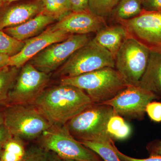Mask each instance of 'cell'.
<instances>
[{"mask_svg":"<svg viewBox=\"0 0 161 161\" xmlns=\"http://www.w3.org/2000/svg\"><path fill=\"white\" fill-rule=\"evenodd\" d=\"M41 0L9 4L0 9V30L19 25L43 12Z\"/></svg>","mask_w":161,"mask_h":161,"instance_id":"5bb4252c","label":"cell"},{"mask_svg":"<svg viewBox=\"0 0 161 161\" xmlns=\"http://www.w3.org/2000/svg\"><path fill=\"white\" fill-rule=\"evenodd\" d=\"M161 97L137 86H129L112 99L102 103L113 108L114 112L122 117L142 120L149 103Z\"/></svg>","mask_w":161,"mask_h":161,"instance_id":"8fae6325","label":"cell"},{"mask_svg":"<svg viewBox=\"0 0 161 161\" xmlns=\"http://www.w3.org/2000/svg\"><path fill=\"white\" fill-rule=\"evenodd\" d=\"M20 1H22V0H0V2L3 4V6L9 5V4H11V3H15V2Z\"/></svg>","mask_w":161,"mask_h":161,"instance_id":"e575fe53","label":"cell"},{"mask_svg":"<svg viewBox=\"0 0 161 161\" xmlns=\"http://www.w3.org/2000/svg\"><path fill=\"white\" fill-rule=\"evenodd\" d=\"M64 161H75L74 160H64Z\"/></svg>","mask_w":161,"mask_h":161,"instance_id":"74e56055","label":"cell"},{"mask_svg":"<svg viewBox=\"0 0 161 161\" xmlns=\"http://www.w3.org/2000/svg\"><path fill=\"white\" fill-rule=\"evenodd\" d=\"M114 111L111 106L94 103L66 124L69 132L78 141L111 143L107 124Z\"/></svg>","mask_w":161,"mask_h":161,"instance_id":"3957f363","label":"cell"},{"mask_svg":"<svg viewBox=\"0 0 161 161\" xmlns=\"http://www.w3.org/2000/svg\"><path fill=\"white\" fill-rule=\"evenodd\" d=\"M120 0H89V9L92 13L105 18L111 15Z\"/></svg>","mask_w":161,"mask_h":161,"instance_id":"484cf974","label":"cell"},{"mask_svg":"<svg viewBox=\"0 0 161 161\" xmlns=\"http://www.w3.org/2000/svg\"><path fill=\"white\" fill-rule=\"evenodd\" d=\"M20 68L7 66L0 69V107L8 105L9 93L14 86Z\"/></svg>","mask_w":161,"mask_h":161,"instance_id":"d6986e66","label":"cell"},{"mask_svg":"<svg viewBox=\"0 0 161 161\" xmlns=\"http://www.w3.org/2000/svg\"><path fill=\"white\" fill-rule=\"evenodd\" d=\"M12 136L4 124L0 125V146L3 145Z\"/></svg>","mask_w":161,"mask_h":161,"instance_id":"1f68e13d","label":"cell"},{"mask_svg":"<svg viewBox=\"0 0 161 161\" xmlns=\"http://www.w3.org/2000/svg\"><path fill=\"white\" fill-rule=\"evenodd\" d=\"M23 161H64L54 152L36 144L26 148V156Z\"/></svg>","mask_w":161,"mask_h":161,"instance_id":"cb8c5ba5","label":"cell"},{"mask_svg":"<svg viewBox=\"0 0 161 161\" xmlns=\"http://www.w3.org/2000/svg\"><path fill=\"white\" fill-rule=\"evenodd\" d=\"M26 147L23 139L12 136L3 144L1 152V161H23Z\"/></svg>","mask_w":161,"mask_h":161,"instance_id":"ac0fdd59","label":"cell"},{"mask_svg":"<svg viewBox=\"0 0 161 161\" xmlns=\"http://www.w3.org/2000/svg\"><path fill=\"white\" fill-rule=\"evenodd\" d=\"M143 10L142 0H120L111 15L118 22L135 17L140 14Z\"/></svg>","mask_w":161,"mask_h":161,"instance_id":"ffe728a7","label":"cell"},{"mask_svg":"<svg viewBox=\"0 0 161 161\" xmlns=\"http://www.w3.org/2000/svg\"><path fill=\"white\" fill-rule=\"evenodd\" d=\"M5 107H0V125L4 124V109Z\"/></svg>","mask_w":161,"mask_h":161,"instance_id":"836d02e7","label":"cell"},{"mask_svg":"<svg viewBox=\"0 0 161 161\" xmlns=\"http://www.w3.org/2000/svg\"><path fill=\"white\" fill-rule=\"evenodd\" d=\"M71 35L63 31H53L48 26L40 34L24 41L25 44L21 51L10 57L9 66L21 68L47 47L64 41Z\"/></svg>","mask_w":161,"mask_h":161,"instance_id":"4fadbf2b","label":"cell"},{"mask_svg":"<svg viewBox=\"0 0 161 161\" xmlns=\"http://www.w3.org/2000/svg\"><path fill=\"white\" fill-rule=\"evenodd\" d=\"M106 26L104 18L88 10L71 12L49 27L53 31L61 30L71 35H87L97 33Z\"/></svg>","mask_w":161,"mask_h":161,"instance_id":"7c38bea8","label":"cell"},{"mask_svg":"<svg viewBox=\"0 0 161 161\" xmlns=\"http://www.w3.org/2000/svg\"><path fill=\"white\" fill-rule=\"evenodd\" d=\"M146 112L152 121L161 122V102L153 101L149 103L146 107Z\"/></svg>","mask_w":161,"mask_h":161,"instance_id":"4316f807","label":"cell"},{"mask_svg":"<svg viewBox=\"0 0 161 161\" xmlns=\"http://www.w3.org/2000/svg\"><path fill=\"white\" fill-rule=\"evenodd\" d=\"M4 124L12 136L27 141L39 138L52 126L34 105H9L5 107Z\"/></svg>","mask_w":161,"mask_h":161,"instance_id":"277c9868","label":"cell"},{"mask_svg":"<svg viewBox=\"0 0 161 161\" xmlns=\"http://www.w3.org/2000/svg\"><path fill=\"white\" fill-rule=\"evenodd\" d=\"M131 38L151 53L161 54V11L143 10L137 16L117 22Z\"/></svg>","mask_w":161,"mask_h":161,"instance_id":"52a82bcc","label":"cell"},{"mask_svg":"<svg viewBox=\"0 0 161 161\" xmlns=\"http://www.w3.org/2000/svg\"><path fill=\"white\" fill-rule=\"evenodd\" d=\"M147 149L150 156H161V140H155L147 144Z\"/></svg>","mask_w":161,"mask_h":161,"instance_id":"4dcf8cb0","label":"cell"},{"mask_svg":"<svg viewBox=\"0 0 161 161\" xmlns=\"http://www.w3.org/2000/svg\"><path fill=\"white\" fill-rule=\"evenodd\" d=\"M3 145H2V146H0V161H1V150H2V147H3Z\"/></svg>","mask_w":161,"mask_h":161,"instance_id":"d590c367","label":"cell"},{"mask_svg":"<svg viewBox=\"0 0 161 161\" xmlns=\"http://www.w3.org/2000/svg\"><path fill=\"white\" fill-rule=\"evenodd\" d=\"M56 22L57 20L54 18L42 12L23 24L5 28L3 31L15 39L24 41L40 34Z\"/></svg>","mask_w":161,"mask_h":161,"instance_id":"9a60e30c","label":"cell"},{"mask_svg":"<svg viewBox=\"0 0 161 161\" xmlns=\"http://www.w3.org/2000/svg\"><path fill=\"white\" fill-rule=\"evenodd\" d=\"M71 12L86 11L89 9V0H67Z\"/></svg>","mask_w":161,"mask_h":161,"instance_id":"f1b7e54d","label":"cell"},{"mask_svg":"<svg viewBox=\"0 0 161 161\" xmlns=\"http://www.w3.org/2000/svg\"><path fill=\"white\" fill-rule=\"evenodd\" d=\"M126 38L125 28L119 24L104 27L96 33L92 40L109 52L115 60L116 54Z\"/></svg>","mask_w":161,"mask_h":161,"instance_id":"2e32d148","label":"cell"},{"mask_svg":"<svg viewBox=\"0 0 161 161\" xmlns=\"http://www.w3.org/2000/svg\"><path fill=\"white\" fill-rule=\"evenodd\" d=\"M9 58L8 55L0 54V69L9 66Z\"/></svg>","mask_w":161,"mask_h":161,"instance_id":"d6a6232c","label":"cell"},{"mask_svg":"<svg viewBox=\"0 0 161 161\" xmlns=\"http://www.w3.org/2000/svg\"><path fill=\"white\" fill-rule=\"evenodd\" d=\"M24 44V41L17 40L0 30V54L12 57L21 51Z\"/></svg>","mask_w":161,"mask_h":161,"instance_id":"d4e9b609","label":"cell"},{"mask_svg":"<svg viewBox=\"0 0 161 161\" xmlns=\"http://www.w3.org/2000/svg\"><path fill=\"white\" fill-rule=\"evenodd\" d=\"M107 131L112 139L123 140L130 136L131 128L121 116L114 112L107 124Z\"/></svg>","mask_w":161,"mask_h":161,"instance_id":"44dd1931","label":"cell"},{"mask_svg":"<svg viewBox=\"0 0 161 161\" xmlns=\"http://www.w3.org/2000/svg\"><path fill=\"white\" fill-rule=\"evenodd\" d=\"M60 84L82 90L94 103H102L112 99L129 86L115 69L105 67L83 75L63 78Z\"/></svg>","mask_w":161,"mask_h":161,"instance_id":"7a4b0ae2","label":"cell"},{"mask_svg":"<svg viewBox=\"0 0 161 161\" xmlns=\"http://www.w3.org/2000/svg\"><path fill=\"white\" fill-rule=\"evenodd\" d=\"M49 74L40 71L27 62L20 68L13 87L9 93V105H33L46 88Z\"/></svg>","mask_w":161,"mask_h":161,"instance_id":"9c48e42d","label":"cell"},{"mask_svg":"<svg viewBox=\"0 0 161 161\" xmlns=\"http://www.w3.org/2000/svg\"><path fill=\"white\" fill-rule=\"evenodd\" d=\"M93 103L89 96L82 90L60 84L45 89L33 105L52 125L62 126Z\"/></svg>","mask_w":161,"mask_h":161,"instance_id":"6da1fadb","label":"cell"},{"mask_svg":"<svg viewBox=\"0 0 161 161\" xmlns=\"http://www.w3.org/2000/svg\"><path fill=\"white\" fill-rule=\"evenodd\" d=\"M105 67L115 68V59L109 52L92 40L75 51L58 73L61 78H72Z\"/></svg>","mask_w":161,"mask_h":161,"instance_id":"8992f818","label":"cell"},{"mask_svg":"<svg viewBox=\"0 0 161 161\" xmlns=\"http://www.w3.org/2000/svg\"><path fill=\"white\" fill-rule=\"evenodd\" d=\"M3 6V4H2V3H1V2H0V9H1V8H2V6Z\"/></svg>","mask_w":161,"mask_h":161,"instance_id":"8d00e7d4","label":"cell"},{"mask_svg":"<svg viewBox=\"0 0 161 161\" xmlns=\"http://www.w3.org/2000/svg\"><path fill=\"white\" fill-rule=\"evenodd\" d=\"M138 86L161 98V54L150 53L147 69Z\"/></svg>","mask_w":161,"mask_h":161,"instance_id":"e0dca14e","label":"cell"},{"mask_svg":"<svg viewBox=\"0 0 161 161\" xmlns=\"http://www.w3.org/2000/svg\"><path fill=\"white\" fill-rule=\"evenodd\" d=\"M143 9L148 11H161V0H142Z\"/></svg>","mask_w":161,"mask_h":161,"instance_id":"f546056e","label":"cell"},{"mask_svg":"<svg viewBox=\"0 0 161 161\" xmlns=\"http://www.w3.org/2000/svg\"><path fill=\"white\" fill-rule=\"evenodd\" d=\"M38 144L54 152L63 160L104 161L72 136L66 125H52L39 137Z\"/></svg>","mask_w":161,"mask_h":161,"instance_id":"5b68a950","label":"cell"},{"mask_svg":"<svg viewBox=\"0 0 161 161\" xmlns=\"http://www.w3.org/2000/svg\"><path fill=\"white\" fill-rule=\"evenodd\" d=\"M150 53L133 39L124 40L115 57V68L129 85H139L147 69Z\"/></svg>","mask_w":161,"mask_h":161,"instance_id":"ba28073f","label":"cell"},{"mask_svg":"<svg viewBox=\"0 0 161 161\" xmlns=\"http://www.w3.org/2000/svg\"><path fill=\"white\" fill-rule=\"evenodd\" d=\"M45 14L51 16L57 22L71 12L67 0H41Z\"/></svg>","mask_w":161,"mask_h":161,"instance_id":"603a6c76","label":"cell"},{"mask_svg":"<svg viewBox=\"0 0 161 161\" xmlns=\"http://www.w3.org/2000/svg\"><path fill=\"white\" fill-rule=\"evenodd\" d=\"M84 146L98 154L104 161H121L116 154L113 143L98 142L87 141H79Z\"/></svg>","mask_w":161,"mask_h":161,"instance_id":"7402d4cb","label":"cell"},{"mask_svg":"<svg viewBox=\"0 0 161 161\" xmlns=\"http://www.w3.org/2000/svg\"><path fill=\"white\" fill-rule=\"evenodd\" d=\"M87 35H72L66 40L52 44L28 61L40 71L49 74L62 66L77 50L90 41Z\"/></svg>","mask_w":161,"mask_h":161,"instance_id":"30bf717a","label":"cell"},{"mask_svg":"<svg viewBox=\"0 0 161 161\" xmlns=\"http://www.w3.org/2000/svg\"><path fill=\"white\" fill-rule=\"evenodd\" d=\"M113 146L114 150L121 161H161V156H150L148 158L144 159H137L130 157L120 152L117 147H115L114 142L113 143Z\"/></svg>","mask_w":161,"mask_h":161,"instance_id":"83f0119b","label":"cell"}]
</instances>
